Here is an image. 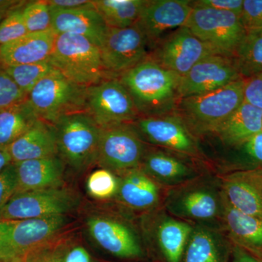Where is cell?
Returning a JSON list of instances; mask_svg holds the SVG:
<instances>
[{
    "instance_id": "5b68a950",
    "label": "cell",
    "mask_w": 262,
    "mask_h": 262,
    "mask_svg": "<svg viewBox=\"0 0 262 262\" xmlns=\"http://www.w3.org/2000/svg\"><path fill=\"white\" fill-rule=\"evenodd\" d=\"M58 155L75 170L97 163L101 127L85 111L69 114L54 124Z\"/></svg>"
},
{
    "instance_id": "60d3db41",
    "label": "cell",
    "mask_w": 262,
    "mask_h": 262,
    "mask_svg": "<svg viewBox=\"0 0 262 262\" xmlns=\"http://www.w3.org/2000/svg\"><path fill=\"white\" fill-rule=\"evenodd\" d=\"M244 80V101L262 110V72Z\"/></svg>"
},
{
    "instance_id": "b9f144b4",
    "label": "cell",
    "mask_w": 262,
    "mask_h": 262,
    "mask_svg": "<svg viewBox=\"0 0 262 262\" xmlns=\"http://www.w3.org/2000/svg\"><path fill=\"white\" fill-rule=\"evenodd\" d=\"M192 7L232 12L241 15L244 0H198L192 1Z\"/></svg>"
},
{
    "instance_id": "5bb4252c",
    "label": "cell",
    "mask_w": 262,
    "mask_h": 262,
    "mask_svg": "<svg viewBox=\"0 0 262 262\" xmlns=\"http://www.w3.org/2000/svg\"><path fill=\"white\" fill-rule=\"evenodd\" d=\"M132 125L144 141L178 153L198 157L196 136L175 113L160 116H140Z\"/></svg>"
},
{
    "instance_id": "d590c367",
    "label": "cell",
    "mask_w": 262,
    "mask_h": 262,
    "mask_svg": "<svg viewBox=\"0 0 262 262\" xmlns=\"http://www.w3.org/2000/svg\"><path fill=\"white\" fill-rule=\"evenodd\" d=\"M23 7L12 10L0 22V46L13 42L28 34L22 13Z\"/></svg>"
},
{
    "instance_id": "4fadbf2b",
    "label": "cell",
    "mask_w": 262,
    "mask_h": 262,
    "mask_svg": "<svg viewBox=\"0 0 262 262\" xmlns=\"http://www.w3.org/2000/svg\"><path fill=\"white\" fill-rule=\"evenodd\" d=\"M149 44L137 22L126 28H108L100 48L105 69L111 77L134 68L147 58Z\"/></svg>"
},
{
    "instance_id": "bcb514c9",
    "label": "cell",
    "mask_w": 262,
    "mask_h": 262,
    "mask_svg": "<svg viewBox=\"0 0 262 262\" xmlns=\"http://www.w3.org/2000/svg\"><path fill=\"white\" fill-rule=\"evenodd\" d=\"M25 2L17 0H0V13H8L12 10L23 7Z\"/></svg>"
},
{
    "instance_id": "74e56055",
    "label": "cell",
    "mask_w": 262,
    "mask_h": 262,
    "mask_svg": "<svg viewBox=\"0 0 262 262\" xmlns=\"http://www.w3.org/2000/svg\"><path fill=\"white\" fill-rule=\"evenodd\" d=\"M27 98L13 79L0 67V110L10 107Z\"/></svg>"
},
{
    "instance_id": "e0dca14e",
    "label": "cell",
    "mask_w": 262,
    "mask_h": 262,
    "mask_svg": "<svg viewBox=\"0 0 262 262\" xmlns=\"http://www.w3.org/2000/svg\"><path fill=\"white\" fill-rule=\"evenodd\" d=\"M193 7L188 0H146L137 24L150 51L169 33L185 27Z\"/></svg>"
},
{
    "instance_id": "9a60e30c",
    "label": "cell",
    "mask_w": 262,
    "mask_h": 262,
    "mask_svg": "<svg viewBox=\"0 0 262 262\" xmlns=\"http://www.w3.org/2000/svg\"><path fill=\"white\" fill-rule=\"evenodd\" d=\"M88 232L93 241L117 258H139L144 250L139 234L125 221L108 214H94L87 220Z\"/></svg>"
},
{
    "instance_id": "4dcf8cb0",
    "label": "cell",
    "mask_w": 262,
    "mask_h": 262,
    "mask_svg": "<svg viewBox=\"0 0 262 262\" xmlns=\"http://www.w3.org/2000/svg\"><path fill=\"white\" fill-rule=\"evenodd\" d=\"M232 58L243 79L261 73L262 29L246 30Z\"/></svg>"
},
{
    "instance_id": "836d02e7",
    "label": "cell",
    "mask_w": 262,
    "mask_h": 262,
    "mask_svg": "<svg viewBox=\"0 0 262 262\" xmlns=\"http://www.w3.org/2000/svg\"><path fill=\"white\" fill-rule=\"evenodd\" d=\"M86 186L88 192L95 199H108L116 196L119 177L107 169H98L90 174Z\"/></svg>"
},
{
    "instance_id": "d6986e66",
    "label": "cell",
    "mask_w": 262,
    "mask_h": 262,
    "mask_svg": "<svg viewBox=\"0 0 262 262\" xmlns=\"http://www.w3.org/2000/svg\"><path fill=\"white\" fill-rule=\"evenodd\" d=\"M221 187L229 204L246 214L262 218V168L226 174Z\"/></svg>"
},
{
    "instance_id": "3957f363",
    "label": "cell",
    "mask_w": 262,
    "mask_h": 262,
    "mask_svg": "<svg viewBox=\"0 0 262 262\" xmlns=\"http://www.w3.org/2000/svg\"><path fill=\"white\" fill-rule=\"evenodd\" d=\"M49 61L66 78L85 89L111 78L100 48L82 36L56 34Z\"/></svg>"
},
{
    "instance_id": "44dd1931",
    "label": "cell",
    "mask_w": 262,
    "mask_h": 262,
    "mask_svg": "<svg viewBox=\"0 0 262 262\" xmlns=\"http://www.w3.org/2000/svg\"><path fill=\"white\" fill-rule=\"evenodd\" d=\"M232 246L218 227L194 225L182 262H228Z\"/></svg>"
},
{
    "instance_id": "ffe728a7",
    "label": "cell",
    "mask_w": 262,
    "mask_h": 262,
    "mask_svg": "<svg viewBox=\"0 0 262 262\" xmlns=\"http://www.w3.org/2000/svg\"><path fill=\"white\" fill-rule=\"evenodd\" d=\"M52 30L56 34H72L102 46L108 27L93 5L68 10H51Z\"/></svg>"
},
{
    "instance_id": "52a82bcc",
    "label": "cell",
    "mask_w": 262,
    "mask_h": 262,
    "mask_svg": "<svg viewBox=\"0 0 262 262\" xmlns=\"http://www.w3.org/2000/svg\"><path fill=\"white\" fill-rule=\"evenodd\" d=\"M85 88L54 69L36 84L27 99L39 119L54 125L65 115L85 111Z\"/></svg>"
},
{
    "instance_id": "83f0119b",
    "label": "cell",
    "mask_w": 262,
    "mask_h": 262,
    "mask_svg": "<svg viewBox=\"0 0 262 262\" xmlns=\"http://www.w3.org/2000/svg\"><path fill=\"white\" fill-rule=\"evenodd\" d=\"M262 110L244 102L215 131L226 145L235 147L261 132Z\"/></svg>"
},
{
    "instance_id": "603a6c76",
    "label": "cell",
    "mask_w": 262,
    "mask_h": 262,
    "mask_svg": "<svg viewBox=\"0 0 262 262\" xmlns=\"http://www.w3.org/2000/svg\"><path fill=\"white\" fill-rule=\"evenodd\" d=\"M14 164L17 174L15 193L62 187L64 162L58 155Z\"/></svg>"
},
{
    "instance_id": "9c48e42d",
    "label": "cell",
    "mask_w": 262,
    "mask_h": 262,
    "mask_svg": "<svg viewBox=\"0 0 262 262\" xmlns=\"http://www.w3.org/2000/svg\"><path fill=\"white\" fill-rule=\"evenodd\" d=\"M218 54L232 57L245 29L241 15L232 12L193 7L185 26Z\"/></svg>"
},
{
    "instance_id": "d6a6232c",
    "label": "cell",
    "mask_w": 262,
    "mask_h": 262,
    "mask_svg": "<svg viewBox=\"0 0 262 262\" xmlns=\"http://www.w3.org/2000/svg\"><path fill=\"white\" fill-rule=\"evenodd\" d=\"M234 148L230 163L236 170L262 168V131Z\"/></svg>"
},
{
    "instance_id": "8d00e7d4",
    "label": "cell",
    "mask_w": 262,
    "mask_h": 262,
    "mask_svg": "<svg viewBox=\"0 0 262 262\" xmlns=\"http://www.w3.org/2000/svg\"><path fill=\"white\" fill-rule=\"evenodd\" d=\"M67 244L64 241L54 239L31 251L20 262H63Z\"/></svg>"
},
{
    "instance_id": "ac0fdd59",
    "label": "cell",
    "mask_w": 262,
    "mask_h": 262,
    "mask_svg": "<svg viewBox=\"0 0 262 262\" xmlns=\"http://www.w3.org/2000/svg\"><path fill=\"white\" fill-rule=\"evenodd\" d=\"M153 220L144 223L146 238L155 245L164 261L182 262L192 224L167 214H160Z\"/></svg>"
},
{
    "instance_id": "1f68e13d",
    "label": "cell",
    "mask_w": 262,
    "mask_h": 262,
    "mask_svg": "<svg viewBox=\"0 0 262 262\" xmlns=\"http://www.w3.org/2000/svg\"><path fill=\"white\" fill-rule=\"evenodd\" d=\"M1 67L27 96L39 81L55 69L49 60L29 64Z\"/></svg>"
},
{
    "instance_id": "7bdbcfd3",
    "label": "cell",
    "mask_w": 262,
    "mask_h": 262,
    "mask_svg": "<svg viewBox=\"0 0 262 262\" xmlns=\"http://www.w3.org/2000/svg\"><path fill=\"white\" fill-rule=\"evenodd\" d=\"M63 262H91V258L83 246L67 245L63 253Z\"/></svg>"
},
{
    "instance_id": "ee69618b",
    "label": "cell",
    "mask_w": 262,
    "mask_h": 262,
    "mask_svg": "<svg viewBox=\"0 0 262 262\" xmlns=\"http://www.w3.org/2000/svg\"><path fill=\"white\" fill-rule=\"evenodd\" d=\"M89 0H47L51 10H68L86 8L93 5Z\"/></svg>"
},
{
    "instance_id": "7402d4cb",
    "label": "cell",
    "mask_w": 262,
    "mask_h": 262,
    "mask_svg": "<svg viewBox=\"0 0 262 262\" xmlns=\"http://www.w3.org/2000/svg\"><path fill=\"white\" fill-rule=\"evenodd\" d=\"M56 34L53 30L28 33L0 46V67L39 63L50 59Z\"/></svg>"
},
{
    "instance_id": "f907efd6",
    "label": "cell",
    "mask_w": 262,
    "mask_h": 262,
    "mask_svg": "<svg viewBox=\"0 0 262 262\" xmlns=\"http://www.w3.org/2000/svg\"><path fill=\"white\" fill-rule=\"evenodd\" d=\"M261 131H262V127H261Z\"/></svg>"
},
{
    "instance_id": "8992f818",
    "label": "cell",
    "mask_w": 262,
    "mask_h": 262,
    "mask_svg": "<svg viewBox=\"0 0 262 262\" xmlns=\"http://www.w3.org/2000/svg\"><path fill=\"white\" fill-rule=\"evenodd\" d=\"M67 222L65 215L0 221V262L20 261L31 251L56 239Z\"/></svg>"
},
{
    "instance_id": "7c38bea8",
    "label": "cell",
    "mask_w": 262,
    "mask_h": 262,
    "mask_svg": "<svg viewBox=\"0 0 262 262\" xmlns=\"http://www.w3.org/2000/svg\"><path fill=\"white\" fill-rule=\"evenodd\" d=\"M215 54L218 53L213 48L198 39L187 27H183L157 43L149 56L182 77L202 59Z\"/></svg>"
},
{
    "instance_id": "30bf717a",
    "label": "cell",
    "mask_w": 262,
    "mask_h": 262,
    "mask_svg": "<svg viewBox=\"0 0 262 262\" xmlns=\"http://www.w3.org/2000/svg\"><path fill=\"white\" fill-rule=\"evenodd\" d=\"M145 142L131 124L101 128L97 163L116 175L140 168Z\"/></svg>"
},
{
    "instance_id": "4316f807",
    "label": "cell",
    "mask_w": 262,
    "mask_h": 262,
    "mask_svg": "<svg viewBox=\"0 0 262 262\" xmlns=\"http://www.w3.org/2000/svg\"><path fill=\"white\" fill-rule=\"evenodd\" d=\"M7 151L13 163L58 155L56 127L39 119Z\"/></svg>"
},
{
    "instance_id": "c3c4849f",
    "label": "cell",
    "mask_w": 262,
    "mask_h": 262,
    "mask_svg": "<svg viewBox=\"0 0 262 262\" xmlns=\"http://www.w3.org/2000/svg\"><path fill=\"white\" fill-rule=\"evenodd\" d=\"M7 14H8V13H0V22L4 19Z\"/></svg>"
},
{
    "instance_id": "ba28073f",
    "label": "cell",
    "mask_w": 262,
    "mask_h": 262,
    "mask_svg": "<svg viewBox=\"0 0 262 262\" xmlns=\"http://www.w3.org/2000/svg\"><path fill=\"white\" fill-rule=\"evenodd\" d=\"M84 110L101 128L131 124L140 117L130 94L117 77L87 88Z\"/></svg>"
},
{
    "instance_id": "2e32d148",
    "label": "cell",
    "mask_w": 262,
    "mask_h": 262,
    "mask_svg": "<svg viewBox=\"0 0 262 262\" xmlns=\"http://www.w3.org/2000/svg\"><path fill=\"white\" fill-rule=\"evenodd\" d=\"M243 79L232 57L215 54L196 63L181 77V98L208 94Z\"/></svg>"
},
{
    "instance_id": "484cf974",
    "label": "cell",
    "mask_w": 262,
    "mask_h": 262,
    "mask_svg": "<svg viewBox=\"0 0 262 262\" xmlns=\"http://www.w3.org/2000/svg\"><path fill=\"white\" fill-rule=\"evenodd\" d=\"M115 196L127 208L148 211L159 205L161 193L159 184L139 168L120 176Z\"/></svg>"
},
{
    "instance_id": "7dc6e473",
    "label": "cell",
    "mask_w": 262,
    "mask_h": 262,
    "mask_svg": "<svg viewBox=\"0 0 262 262\" xmlns=\"http://www.w3.org/2000/svg\"><path fill=\"white\" fill-rule=\"evenodd\" d=\"M13 163L7 150L0 149V173Z\"/></svg>"
},
{
    "instance_id": "6da1fadb",
    "label": "cell",
    "mask_w": 262,
    "mask_h": 262,
    "mask_svg": "<svg viewBox=\"0 0 262 262\" xmlns=\"http://www.w3.org/2000/svg\"><path fill=\"white\" fill-rule=\"evenodd\" d=\"M117 78L130 94L140 116H160L175 113L180 99L181 77L149 56Z\"/></svg>"
},
{
    "instance_id": "8fae6325",
    "label": "cell",
    "mask_w": 262,
    "mask_h": 262,
    "mask_svg": "<svg viewBox=\"0 0 262 262\" xmlns=\"http://www.w3.org/2000/svg\"><path fill=\"white\" fill-rule=\"evenodd\" d=\"M77 205L75 194L63 187L15 193L0 210V221L64 215Z\"/></svg>"
},
{
    "instance_id": "f6af8a7d",
    "label": "cell",
    "mask_w": 262,
    "mask_h": 262,
    "mask_svg": "<svg viewBox=\"0 0 262 262\" xmlns=\"http://www.w3.org/2000/svg\"><path fill=\"white\" fill-rule=\"evenodd\" d=\"M232 262H262L244 248L233 245L232 250Z\"/></svg>"
},
{
    "instance_id": "f546056e",
    "label": "cell",
    "mask_w": 262,
    "mask_h": 262,
    "mask_svg": "<svg viewBox=\"0 0 262 262\" xmlns=\"http://www.w3.org/2000/svg\"><path fill=\"white\" fill-rule=\"evenodd\" d=\"M146 0H96L95 9L108 28L122 29L135 24Z\"/></svg>"
},
{
    "instance_id": "ab89813d",
    "label": "cell",
    "mask_w": 262,
    "mask_h": 262,
    "mask_svg": "<svg viewBox=\"0 0 262 262\" xmlns=\"http://www.w3.org/2000/svg\"><path fill=\"white\" fill-rule=\"evenodd\" d=\"M16 187V169L15 164L12 163L0 173V210L15 194Z\"/></svg>"
},
{
    "instance_id": "681fc988",
    "label": "cell",
    "mask_w": 262,
    "mask_h": 262,
    "mask_svg": "<svg viewBox=\"0 0 262 262\" xmlns=\"http://www.w3.org/2000/svg\"><path fill=\"white\" fill-rule=\"evenodd\" d=\"M16 262H20V261H16Z\"/></svg>"
},
{
    "instance_id": "277c9868",
    "label": "cell",
    "mask_w": 262,
    "mask_h": 262,
    "mask_svg": "<svg viewBox=\"0 0 262 262\" xmlns=\"http://www.w3.org/2000/svg\"><path fill=\"white\" fill-rule=\"evenodd\" d=\"M165 206L172 216L179 220L215 227V223L222 220L223 214L221 183L196 178L173 187L165 198Z\"/></svg>"
},
{
    "instance_id": "e575fe53",
    "label": "cell",
    "mask_w": 262,
    "mask_h": 262,
    "mask_svg": "<svg viewBox=\"0 0 262 262\" xmlns=\"http://www.w3.org/2000/svg\"><path fill=\"white\" fill-rule=\"evenodd\" d=\"M24 23L29 33L52 30V13L46 1H33L27 3L22 9Z\"/></svg>"
},
{
    "instance_id": "d4e9b609",
    "label": "cell",
    "mask_w": 262,
    "mask_h": 262,
    "mask_svg": "<svg viewBox=\"0 0 262 262\" xmlns=\"http://www.w3.org/2000/svg\"><path fill=\"white\" fill-rule=\"evenodd\" d=\"M140 168L159 185L176 187L196 178L194 169L180 157L159 149H146Z\"/></svg>"
},
{
    "instance_id": "f1b7e54d",
    "label": "cell",
    "mask_w": 262,
    "mask_h": 262,
    "mask_svg": "<svg viewBox=\"0 0 262 262\" xmlns=\"http://www.w3.org/2000/svg\"><path fill=\"white\" fill-rule=\"evenodd\" d=\"M39 119L27 98L0 110V149L7 150Z\"/></svg>"
},
{
    "instance_id": "cb8c5ba5",
    "label": "cell",
    "mask_w": 262,
    "mask_h": 262,
    "mask_svg": "<svg viewBox=\"0 0 262 262\" xmlns=\"http://www.w3.org/2000/svg\"><path fill=\"white\" fill-rule=\"evenodd\" d=\"M223 196L222 222L227 237L232 245L244 248L262 261V218L237 211Z\"/></svg>"
},
{
    "instance_id": "f35d334b",
    "label": "cell",
    "mask_w": 262,
    "mask_h": 262,
    "mask_svg": "<svg viewBox=\"0 0 262 262\" xmlns=\"http://www.w3.org/2000/svg\"><path fill=\"white\" fill-rule=\"evenodd\" d=\"M241 19L246 30L262 29V0H244Z\"/></svg>"
},
{
    "instance_id": "7a4b0ae2",
    "label": "cell",
    "mask_w": 262,
    "mask_h": 262,
    "mask_svg": "<svg viewBox=\"0 0 262 262\" xmlns=\"http://www.w3.org/2000/svg\"><path fill=\"white\" fill-rule=\"evenodd\" d=\"M244 102V80L241 79L208 94L181 98L177 114L194 136L213 134Z\"/></svg>"
}]
</instances>
